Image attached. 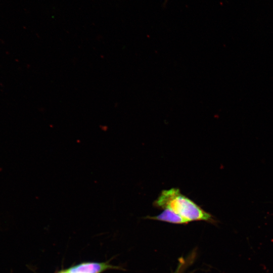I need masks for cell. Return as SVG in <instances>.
<instances>
[{
  "mask_svg": "<svg viewBox=\"0 0 273 273\" xmlns=\"http://www.w3.org/2000/svg\"><path fill=\"white\" fill-rule=\"evenodd\" d=\"M153 204L157 208L169 209L189 222L205 221L212 223L217 222L211 214L181 194L178 188L163 190Z\"/></svg>",
  "mask_w": 273,
  "mask_h": 273,
  "instance_id": "6da1fadb",
  "label": "cell"
},
{
  "mask_svg": "<svg viewBox=\"0 0 273 273\" xmlns=\"http://www.w3.org/2000/svg\"><path fill=\"white\" fill-rule=\"evenodd\" d=\"M117 267L105 262H84L72 266L66 270L68 273H101L107 269Z\"/></svg>",
  "mask_w": 273,
  "mask_h": 273,
  "instance_id": "7a4b0ae2",
  "label": "cell"
},
{
  "mask_svg": "<svg viewBox=\"0 0 273 273\" xmlns=\"http://www.w3.org/2000/svg\"><path fill=\"white\" fill-rule=\"evenodd\" d=\"M58 273H68V272L66 270H65L62 271H61L60 272H58Z\"/></svg>",
  "mask_w": 273,
  "mask_h": 273,
  "instance_id": "277c9868",
  "label": "cell"
},
{
  "mask_svg": "<svg viewBox=\"0 0 273 273\" xmlns=\"http://www.w3.org/2000/svg\"><path fill=\"white\" fill-rule=\"evenodd\" d=\"M146 218L179 224H188L189 222L169 209H164L160 214L154 216H147Z\"/></svg>",
  "mask_w": 273,
  "mask_h": 273,
  "instance_id": "3957f363",
  "label": "cell"
}]
</instances>
